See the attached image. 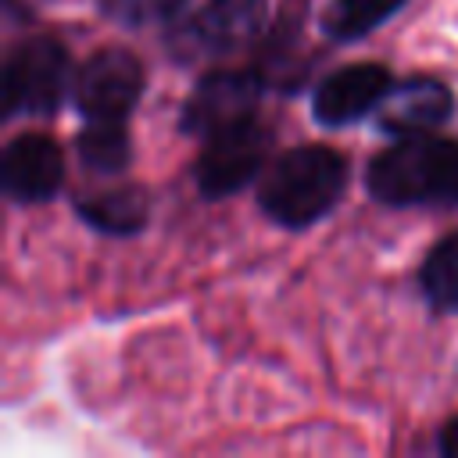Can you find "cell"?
Here are the masks:
<instances>
[{
    "label": "cell",
    "mask_w": 458,
    "mask_h": 458,
    "mask_svg": "<svg viewBox=\"0 0 458 458\" xmlns=\"http://www.w3.org/2000/svg\"><path fill=\"white\" fill-rule=\"evenodd\" d=\"M347 179L351 165L336 147L297 143L265 165L258 179V208L279 229L301 233L340 204Z\"/></svg>",
    "instance_id": "obj_1"
},
{
    "label": "cell",
    "mask_w": 458,
    "mask_h": 458,
    "mask_svg": "<svg viewBox=\"0 0 458 458\" xmlns=\"http://www.w3.org/2000/svg\"><path fill=\"white\" fill-rule=\"evenodd\" d=\"M365 190L383 208H458V140L397 136L369 161Z\"/></svg>",
    "instance_id": "obj_2"
},
{
    "label": "cell",
    "mask_w": 458,
    "mask_h": 458,
    "mask_svg": "<svg viewBox=\"0 0 458 458\" xmlns=\"http://www.w3.org/2000/svg\"><path fill=\"white\" fill-rule=\"evenodd\" d=\"M265 29V0H179L165 18V50L179 64L229 57Z\"/></svg>",
    "instance_id": "obj_3"
},
{
    "label": "cell",
    "mask_w": 458,
    "mask_h": 458,
    "mask_svg": "<svg viewBox=\"0 0 458 458\" xmlns=\"http://www.w3.org/2000/svg\"><path fill=\"white\" fill-rule=\"evenodd\" d=\"M72 86H75V72L68 47L50 32L25 36L4 57L0 107L7 118L18 114L47 118L64 104Z\"/></svg>",
    "instance_id": "obj_4"
},
{
    "label": "cell",
    "mask_w": 458,
    "mask_h": 458,
    "mask_svg": "<svg viewBox=\"0 0 458 458\" xmlns=\"http://www.w3.org/2000/svg\"><path fill=\"white\" fill-rule=\"evenodd\" d=\"M268 143H272V132L258 122V114L204 136V147L193 161V182L200 197L222 200L247 190L254 179H261L268 165Z\"/></svg>",
    "instance_id": "obj_5"
},
{
    "label": "cell",
    "mask_w": 458,
    "mask_h": 458,
    "mask_svg": "<svg viewBox=\"0 0 458 458\" xmlns=\"http://www.w3.org/2000/svg\"><path fill=\"white\" fill-rule=\"evenodd\" d=\"M147 86L143 61L125 47H100L79 72L72 100L82 118H125L140 104Z\"/></svg>",
    "instance_id": "obj_6"
},
{
    "label": "cell",
    "mask_w": 458,
    "mask_h": 458,
    "mask_svg": "<svg viewBox=\"0 0 458 458\" xmlns=\"http://www.w3.org/2000/svg\"><path fill=\"white\" fill-rule=\"evenodd\" d=\"M261 75L254 68H215L197 79L190 89L182 111H179V129L190 136H211L233 122L254 118L258 100H261Z\"/></svg>",
    "instance_id": "obj_7"
},
{
    "label": "cell",
    "mask_w": 458,
    "mask_h": 458,
    "mask_svg": "<svg viewBox=\"0 0 458 458\" xmlns=\"http://www.w3.org/2000/svg\"><path fill=\"white\" fill-rule=\"evenodd\" d=\"M394 86V72L379 61H358L329 72L311 89V118L326 129H344L369 118Z\"/></svg>",
    "instance_id": "obj_8"
},
{
    "label": "cell",
    "mask_w": 458,
    "mask_h": 458,
    "mask_svg": "<svg viewBox=\"0 0 458 458\" xmlns=\"http://www.w3.org/2000/svg\"><path fill=\"white\" fill-rule=\"evenodd\" d=\"M64 182L61 143L47 132H21L0 157V186L14 204H47Z\"/></svg>",
    "instance_id": "obj_9"
},
{
    "label": "cell",
    "mask_w": 458,
    "mask_h": 458,
    "mask_svg": "<svg viewBox=\"0 0 458 458\" xmlns=\"http://www.w3.org/2000/svg\"><path fill=\"white\" fill-rule=\"evenodd\" d=\"M454 114V93L437 75H408L394 79L390 93L376 107V125L383 136H419L440 129Z\"/></svg>",
    "instance_id": "obj_10"
},
{
    "label": "cell",
    "mask_w": 458,
    "mask_h": 458,
    "mask_svg": "<svg viewBox=\"0 0 458 458\" xmlns=\"http://www.w3.org/2000/svg\"><path fill=\"white\" fill-rule=\"evenodd\" d=\"M304 18H308V0H283L276 25L265 32L254 72L268 89L297 93L304 86L311 68V57L304 50Z\"/></svg>",
    "instance_id": "obj_11"
},
{
    "label": "cell",
    "mask_w": 458,
    "mask_h": 458,
    "mask_svg": "<svg viewBox=\"0 0 458 458\" xmlns=\"http://www.w3.org/2000/svg\"><path fill=\"white\" fill-rule=\"evenodd\" d=\"M75 215L104 236H136L150 222V190L140 182H125L114 190L93 193L75 200Z\"/></svg>",
    "instance_id": "obj_12"
},
{
    "label": "cell",
    "mask_w": 458,
    "mask_h": 458,
    "mask_svg": "<svg viewBox=\"0 0 458 458\" xmlns=\"http://www.w3.org/2000/svg\"><path fill=\"white\" fill-rule=\"evenodd\" d=\"M75 154L97 175L125 172L132 161L129 122L125 118H86V125L75 136Z\"/></svg>",
    "instance_id": "obj_13"
},
{
    "label": "cell",
    "mask_w": 458,
    "mask_h": 458,
    "mask_svg": "<svg viewBox=\"0 0 458 458\" xmlns=\"http://www.w3.org/2000/svg\"><path fill=\"white\" fill-rule=\"evenodd\" d=\"M408 0H329L318 14V29L336 43H354L404 11Z\"/></svg>",
    "instance_id": "obj_14"
},
{
    "label": "cell",
    "mask_w": 458,
    "mask_h": 458,
    "mask_svg": "<svg viewBox=\"0 0 458 458\" xmlns=\"http://www.w3.org/2000/svg\"><path fill=\"white\" fill-rule=\"evenodd\" d=\"M419 290L422 301L437 315L458 311V229L444 233L419 265Z\"/></svg>",
    "instance_id": "obj_15"
},
{
    "label": "cell",
    "mask_w": 458,
    "mask_h": 458,
    "mask_svg": "<svg viewBox=\"0 0 458 458\" xmlns=\"http://www.w3.org/2000/svg\"><path fill=\"white\" fill-rule=\"evenodd\" d=\"M175 4L179 0H97L100 14L125 25V29H143L154 21L165 25V18L175 11Z\"/></svg>",
    "instance_id": "obj_16"
},
{
    "label": "cell",
    "mask_w": 458,
    "mask_h": 458,
    "mask_svg": "<svg viewBox=\"0 0 458 458\" xmlns=\"http://www.w3.org/2000/svg\"><path fill=\"white\" fill-rule=\"evenodd\" d=\"M437 451L447 458H458V415H451L437 433Z\"/></svg>",
    "instance_id": "obj_17"
}]
</instances>
